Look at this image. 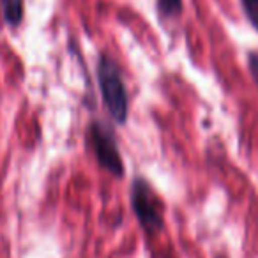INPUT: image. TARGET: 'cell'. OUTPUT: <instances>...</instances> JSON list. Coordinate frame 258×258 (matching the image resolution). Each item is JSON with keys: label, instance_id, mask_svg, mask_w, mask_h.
I'll use <instances>...</instances> for the list:
<instances>
[{"label": "cell", "instance_id": "cell-1", "mask_svg": "<svg viewBox=\"0 0 258 258\" xmlns=\"http://www.w3.org/2000/svg\"><path fill=\"white\" fill-rule=\"evenodd\" d=\"M97 87L110 117L117 124H125L129 115L127 89L124 85L118 64L104 53L97 60Z\"/></svg>", "mask_w": 258, "mask_h": 258}, {"label": "cell", "instance_id": "cell-2", "mask_svg": "<svg viewBox=\"0 0 258 258\" xmlns=\"http://www.w3.org/2000/svg\"><path fill=\"white\" fill-rule=\"evenodd\" d=\"M87 145L92 151L94 158L97 159L101 168H104L118 179L124 177L125 168L120 151H118L117 138L106 122L99 120V118L90 122L87 127Z\"/></svg>", "mask_w": 258, "mask_h": 258}, {"label": "cell", "instance_id": "cell-3", "mask_svg": "<svg viewBox=\"0 0 258 258\" xmlns=\"http://www.w3.org/2000/svg\"><path fill=\"white\" fill-rule=\"evenodd\" d=\"M131 207L149 233L163 228V204L151 184L142 177H137L131 184Z\"/></svg>", "mask_w": 258, "mask_h": 258}, {"label": "cell", "instance_id": "cell-4", "mask_svg": "<svg viewBox=\"0 0 258 258\" xmlns=\"http://www.w3.org/2000/svg\"><path fill=\"white\" fill-rule=\"evenodd\" d=\"M2 16L9 25H18L23 18V0H2Z\"/></svg>", "mask_w": 258, "mask_h": 258}, {"label": "cell", "instance_id": "cell-5", "mask_svg": "<svg viewBox=\"0 0 258 258\" xmlns=\"http://www.w3.org/2000/svg\"><path fill=\"white\" fill-rule=\"evenodd\" d=\"M158 9L163 18H173L182 13V0H158Z\"/></svg>", "mask_w": 258, "mask_h": 258}, {"label": "cell", "instance_id": "cell-6", "mask_svg": "<svg viewBox=\"0 0 258 258\" xmlns=\"http://www.w3.org/2000/svg\"><path fill=\"white\" fill-rule=\"evenodd\" d=\"M240 4H242L246 18L258 30V0H240Z\"/></svg>", "mask_w": 258, "mask_h": 258}, {"label": "cell", "instance_id": "cell-7", "mask_svg": "<svg viewBox=\"0 0 258 258\" xmlns=\"http://www.w3.org/2000/svg\"><path fill=\"white\" fill-rule=\"evenodd\" d=\"M247 69H249L251 78H253L254 85L258 89V51H249L247 53Z\"/></svg>", "mask_w": 258, "mask_h": 258}]
</instances>
